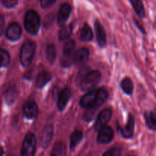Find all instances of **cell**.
Listing matches in <instances>:
<instances>
[{
    "label": "cell",
    "mask_w": 156,
    "mask_h": 156,
    "mask_svg": "<svg viewBox=\"0 0 156 156\" xmlns=\"http://www.w3.org/2000/svg\"><path fill=\"white\" fill-rule=\"evenodd\" d=\"M75 47H76V42L73 40H69L67 42H66L63 47L64 56H73Z\"/></svg>",
    "instance_id": "4316f807"
},
{
    "label": "cell",
    "mask_w": 156,
    "mask_h": 156,
    "mask_svg": "<svg viewBox=\"0 0 156 156\" xmlns=\"http://www.w3.org/2000/svg\"><path fill=\"white\" fill-rule=\"evenodd\" d=\"M72 96V91L69 89V88L66 87L64 88L62 91H60L58 97L57 101V107L59 111H62L66 107L67 104L69 101L70 98Z\"/></svg>",
    "instance_id": "30bf717a"
},
{
    "label": "cell",
    "mask_w": 156,
    "mask_h": 156,
    "mask_svg": "<svg viewBox=\"0 0 156 156\" xmlns=\"http://www.w3.org/2000/svg\"><path fill=\"white\" fill-rule=\"evenodd\" d=\"M120 86H121L123 91H124L126 94H128V95H132L134 91V85L133 81L131 80L129 78H124V79L121 81Z\"/></svg>",
    "instance_id": "d6986e66"
},
{
    "label": "cell",
    "mask_w": 156,
    "mask_h": 156,
    "mask_svg": "<svg viewBox=\"0 0 156 156\" xmlns=\"http://www.w3.org/2000/svg\"><path fill=\"white\" fill-rule=\"evenodd\" d=\"M3 154H4V151H3L2 147H1V146H0V156L2 155Z\"/></svg>",
    "instance_id": "e575fe53"
},
{
    "label": "cell",
    "mask_w": 156,
    "mask_h": 156,
    "mask_svg": "<svg viewBox=\"0 0 156 156\" xmlns=\"http://www.w3.org/2000/svg\"><path fill=\"white\" fill-rule=\"evenodd\" d=\"M134 129H135V119L132 114H129L128 116L127 123L125 126L123 127L118 126L120 134L125 139H130L133 136Z\"/></svg>",
    "instance_id": "8992f818"
},
{
    "label": "cell",
    "mask_w": 156,
    "mask_h": 156,
    "mask_svg": "<svg viewBox=\"0 0 156 156\" xmlns=\"http://www.w3.org/2000/svg\"><path fill=\"white\" fill-rule=\"evenodd\" d=\"M10 62V55L7 50L0 49V68L6 67Z\"/></svg>",
    "instance_id": "484cf974"
},
{
    "label": "cell",
    "mask_w": 156,
    "mask_h": 156,
    "mask_svg": "<svg viewBox=\"0 0 156 156\" xmlns=\"http://www.w3.org/2000/svg\"><path fill=\"white\" fill-rule=\"evenodd\" d=\"M89 71H90L89 69L87 68V67H84V68L82 69L81 70L80 72H79V74H78V76H77V81H78V82H80V81L82 80V78L85 76V75Z\"/></svg>",
    "instance_id": "1f68e13d"
},
{
    "label": "cell",
    "mask_w": 156,
    "mask_h": 156,
    "mask_svg": "<svg viewBox=\"0 0 156 156\" xmlns=\"http://www.w3.org/2000/svg\"><path fill=\"white\" fill-rule=\"evenodd\" d=\"M52 79L51 73L49 72L44 71L39 73L36 79V86L37 88H41L45 86L48 82Z\"/></svg>",
    "instance_id": "2e32d148"
},
{
    "label": "cell",
    "mask_w": 156,
    "mask_h": 156,
    "mask_svg": "<svg viewBox=\"0 0 156 156\" xmlns=\"http://www.w3.org/2000/svg\"><path fill=\"white\" fill-rule=\"evenodd\" d=\"M73 27L71 25H62L60 30L59 31V39L60 41H65L68 39L72 34Z\"/></svg>",
    "instance_id": "cb8c5ba5"
},
{
    "label": "cell",
    "mask_w": 156,
    "mask_h": 156,
    "mask_svg": "<svg viewBox=\"0 0 156 156\" xmlns=\"http://www.w3.org/2000/svg\"><path fill=\"white\" fill-rule=\"evenodd\" d=\"M108 93L104 88H99L98 89V95H97V101H96L95 106H94V109L97 111L108 99Z\"/></svg>",
    "instance_id": "ffe728a7"
},
{
    "label": "cell",
    "mask_w": 156,
    "mask_h": 156,
    "mask_svg": "<svg viewBox=\"0 0 156 156\" xmlns=\"http://www.w3.org/2000/svg\"><path fill=\"white\" fill-rule=\"evenodd\" d=\"M133 8L134 11L140 18H145L146 17V10H145L144 5L142 0H129Z\"/></svg>",
    "instance_id": "e0dca14e"
},
{
    "label": "cell",
    "mask_w": 156,
    "mask_h": 156,
    "mask_svg": "<svg viewBox=\"0 0 156 156\" xmlns=\"http://www.w3.org/2000/svg\"><path fill=\"white\" fill-rule=\"evenodd\" d=\"M2 2L6 8H12L18 3V0H2Z\"/></svg>",
    "instance_id": "4dcf8cb0"
},
{
    "label": "cell",
    "mask_w": 156,
    "mask_h": 156,
    "mask_svg": "<svg viewBox=\"0 0 156 156\" xmlns=\"http://www.w3.org/2000/svg\"><path fill=\"white\" fill-rule=\"evenodd\" d=\"M121 152H120V150L119 149H117V148H114V149H111L110 150L107 151L105 153H104V155L105 156H119L120 155Z\"/></svg>",
    "instance_id": "f1b7e54d"
},
{
    "label": "cell",
    "mask_w": 156,
    "mask_h": 156,
    "mask_svg": "<svg viewBox=\"0 0 156 156\" xmlns=\"http://www.w3.org/2000/svg\"><path fill=\"white\" fill-rule=\"evenodd\" d=\"M18 89H17L15 87L12 86L10 88H8L6 90L5 93V100L6 103L8 105H12L14 102L15 101V100L18 98Z\"/></svg>",
    "instance_id": "ac0fdd59"
},
{
    "label": "cell",
    "mask_w": 156,
    "mask_h": 156,
    "mask_svg": "<svg viewBox=\"0 0 156 156\" xmlns=\"http://www.w3.org/2000/svg\"><path fill=\"white\" fill-rule=\"evenodd\" d=\"M98 134L97 141L100 144H108L114 139V132L111 126H105L99 129Z\"/></svg>",
    "instance_id": "5b68a950"
},
{
    "label": "cell",
    "mask_w": 156,
    "mask_h": 156,
    "mask_svg": "<svg viewBox=\"0 0 156 156\" xmlns=\"http://www.w3.org/2000/svg\"><path fill=\"white\" fill-rule=\"evenodd\" d=\"M71 11L72 8L69 4H68V3H62V4L61 5L57 15L58 24H59V25L62 26L63 24H66V21L68 20V18H69Z\"/></svg>",
    "instance_id": "8fae6325"
},
{
    "label": "cell",
    "mask_w": 156,
    "mask_h": 156,
    "mask_svg": "<svg viewBox=\"0 0 156 156\" xmlns=\"http://www.w3.org/2000/svg\"><path fill=\"white\" fill-rule=\"evenodd\" d=\"M89 57V50L87 48H80L73 55V62L76 64L85 63Z\"/></svg>",
    "instance_id": "5bb4252c"
},
{
    "label": "cell",
    "mask_w": 156,
    "mask_h": 156,
    "mask_svg": "<svg viewBox=\"0 0 156 156\" xmlns=\"http://www.w3.org/2000/svg\"><path fill=\"white\" fill-rule=\"evenodd\" d=\"M83 138V133L80 130H76L73 133L70 138V149L73 150L80 143Z\"/></svg>",
    "instance_id": "44dd1931"
},
{
    "label": "cell",
    "mask_w": 156,
    "mask_h": 156,
    "mask_svg": "<svg viewBox=\"0 0 156 156\" xmlns=\"http://www.w3.org/2000/svg\"><path fill=\"white\" fill-rule=\"evenodd\" d=\"M94 30H95L96 38H97L98 44L101 47H105L107 45V37L106 33L104 29L103 26L98 21H95L94 22Z\"/></svg>",
    "instance_id": "7c38bea8"
},
{
    "label": "cell",
    "mask_w": 156,
    "mask_h": 156,
    "mask_svg": "<svg viewBox=\"0 0 156 156\" xmlns=\"http://www.w3.org/2000/svg\"><path fill=\"white\" fill-rule=\"evenodd\" d=\"M101 80V73L98 70L89 71L79 82L82 91H90L93 89Z\"/></svg>",
    "instance_id": "6da1fadb"
},
{
    "label": "cell",
    "mask_w": 156,
    "mask_h": 156,
    "mask_svg": "<svg viewBox=\"0 0 156 156\" xmlns=\"http://www.w3.org/2000/svg\"><path fill=\"white\" fill-rule=\"evenodd\" d=\"M5 27V19L4 17L2 15H0V36L2 34L3 30H4Z\"/></svg>",
    "instance_id": "d6a6232c"
},
{
    "label": "cell",
    "mask_w": 156,
    "mask_h": 156,
    "mask_svg": "<svg viewBox=\"0 0 156 156\" xmlns=\"http://www.w3.org/2000/svg\"><path fill=\"white\" fill-rule=\"evenodd\" d=\"M144 118L148 129L152 131H156V106L151 111L145 112Z\"/></svg>",
    "instance_id": "4fadbf2b"
},
{
    "label": "cell",
    "mask_w": 156,
    "mask_h": 156,
    "mask_svg": "<svg viewBox=\"0 0 156 156\" xmlns=\"http://www.w3.org/2000/svg\"><path fill=\"white\" fill-rule=\"evenodd\" d=\"M53 135V129L51 125L44 127L41 136V145L44 148H47L50 145Z\"/></svg>",
    "instance_id": "9a60e30c"
},
{
    "label": "cell",
    "mask_w": 156,
    "mask_h": 156,
    "mask_svg": "<svg viewBox=\"0 0 156 156\" xmlns=\"http://www.w3.org/2000/svg\"><path fill=\"white\" fill-rule=\"evenodd\" d=\"M36 45L33 41H27L22 45L20 53V60L23 66L27 67L32 62L35 55Z\"/></svg>",
    "instance_id": "3957f363"
},
{
    "label": "cell",
    "mask_w": 156,
    "mask_h": 156,
    "mask_svg": "<svg viewBox=\"0 0 156 156\" xmlns=\"http://www.w3.org/2000/svg\"><path fill=\"white\" fill-rule=\"evenodd\" d=\"M93 38V33L91 27L87 24H85L80 32V39L82 41H90Z\"/></svg>",
    "instance_id": "7402d4cb"
},
{
    "label": "cell",
    "mask_w": 156,
    "mask_h": 156,
    "mask_svg": "<svg viewBox=\"0 0 156 156\" xmlns=\"http://www.w3.org/2000/svg\"><path fill=\"white\" fill-rule=\"evenodd\" d=\"M21 33H22V30H21V25L17 22H12L8 27L5 35L6 37L9 41H16L20 39L21 37Z\"/></svg>",
    "instance_id": "52a82bcc"
},
{
    "label": "cell",
    "mask_w": 156,
    "mask_h": 156,
    "mask_svg": "<svg viewBox=\"0 0 156 156\" xmlns=\"http://www.w3.org/2000/svg\"><path fill=\"white\" fill-rule=\"evenodd\" d=\"M51 155L53 156H63L66 155V146L62 142H57L55 143L53 148Z\"/></svg>",
    "instance_id": "603a6c76"
},
{
    "label": "cell",
    "mask_w": 156,
    "mask_h": 156,
    "mask_svg": "<svg viewBox=\"0 0 156 156\" xmlns=\"http://www.w3.org/2000/svg\"><path fill=\"white\" fill-rule=\"evenodd\" d=\"M46 56L50 63H53L56 56V47L53 44H48L46 48Z\"/></svg>",
    "instance_id": "d4e9b609"
},
{
    "label": "cell",
    "mask_w": 156,
    "mask_h": 156,
    "mask_svg": "<svg viewBox=\"0 0 156 156\" xmlns=\"http://www.w3.org/2000/svg\"><path fill=\"white\" fill-rule=\"evenodd\" d=\"M36 137L33 133H30L26 136L22 143L21 155L23 156H32L36 151Z\"/></svg>",
    "instance_id": "277c9868"
},
{
    "label": "cell",
    "mask_w": 156,
    "mask_h": 156,
    "mask_svg": "<svg viewBox=\"0 0 156 156\" xmlns=\"http://www.w3.org/2000/svg\"><path fill=\"white\" fill-rule=\"evenodd\" d=\"M24 25L30 34H37L41 26V19L37 12L34 10L28 11L24 17Z\"/></svg>",
    "instance_id": "7a4b0ae2"
},
{
    "label": "cell",
    "mask_w": 156,
    "mask_h": 156,
    "mask_svg": "<svg viewBox=\"0 0 156 156\" xmlns=\"http://www.w3.org/2000/svg\"><path fill=\"white\" fill-rule=\"evenodd\" d=\"M53 21H54V15H53V14H49V15H47L46 18H44V26L46 27V28L50 27L51 24H53Z\"/></svg>",
    "instance_id": "83f0119b"
},
{
    "label": "cell",
    "mask_w": 156,
    "mask_h": 156,
    "mask_svg": "<svg viewBox=\"0 0 156 156\" xmlns=\"http://www.w3.org/2000/svg\"><path fill=\"white\" fill-rule=\"evenodd\" d=\"M135 24H136V25L137 26V27H138V28L140 29V30L142 32V33L144 34H146V30H145V27H143V24H140V23L139 22V21H137V20H136V19H135Z\"/></svg>",
    "instance_id": "836d02e7"
},
{
    "label": "cell",
    "mask_w": 156,
    "mask_h": 156,
    "mask_svg": "<svg viewBox=\"0 0 156 156\" xmlns=\"http://www.w3.org/2000/svg\"><path fill=\"white\" fill-rule=\"evenodd\" d=\"M111 116H112V111L109 108H106V109H104L100 114H98L97 117V120H96L95 123V126H94V129L96 131H98L99 129H101L102 127L105 126L107 125V123L110 121L111 118Z\"/></svg>",
    "instance_id": "ba28073f"
},
{
    "label": "cell",
    "mask_w": 156,
    "mask_h": 156,
    "mask_svg": "<svg viewBox=\"0 0 156 156\" xmlns=\"http://www.w3.org/2000/svg\"><path fill=\"white\" fill-rule=\"evenodd\" d=\"M56 0H40V2H41V5L43 8H44V9L50 8V6H52L56 2Z\"/></svg>",
    "instance_id": "f546056e"
},
{
    "label": "cell",
    "mask_w": 156,
    "mask_h": 156,
    "mask_svg": "<svg viewBox=\"0 0 156 156\" xmlns=\"http://www.w3.org/2000/svg\"><path fill=\"white\" fill-rule=\"evenodd\" d=\"M23 114L27 119H34L37 117L38 107L34 101H27L22 108Z\"/></svg>",
    "instance_id": "9c48e42d"
}]
</instances>
